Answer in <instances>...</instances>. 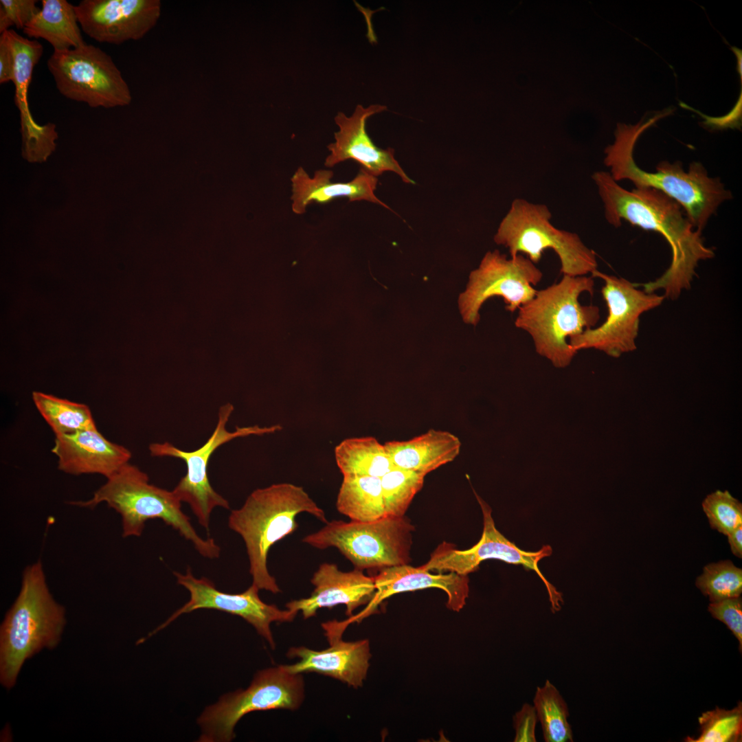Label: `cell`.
Wrapping results in <instances>:
<instances>
[{"mask_svg":"<svg viewBox=\"0 0 742 742\" xmlns=\"http://www.w3.org/2000/svg\"><path fill=\"white\" fill-rule=\"evenodd\" d=\"M592 179L610 225L618 227L625 220L645 230L660 233L671 246L669 267L655 280L643 284L644 291L653 293L662 289L664 297L675 299L683 289H689L698 262L712 258L714 252L704 244L701 232L684 216L679 204L651 188H636L629 191L619 186L607 172H596Z\"/></svg>","mask_w":742,"mask_h":742,"instance_id":"obj_1","label":"cell"},{"mask_svg":"<svg viewBox=\"0 0 742 742\" xmlns=\"http://www.w3.org/2000/svg\"><path fill=\"white\" fill-rule=\"evenodd\" d=\"M668 115L664 111L636 125L618 124L615 141L605 150L604 162L617 182L631 181L636 188H651L668 196L685 210L693 227L701 232L721 203L732 198L719 179L710 177L699 162L690 164L684 171L680 162L662 161L655 172L638 167L633 159L635 144L640 135L658 120Z\"/></svg>","mask_w":742,"mask_h":742,"instance_id":"obj_2","label":"cell"},{"mask_svg":"<svg viewBox=\"0 0 742 742\" xmlns=\"http://www.w3.org/2000/svg\"><path fill=\"white\" fill-rule=\"evenodd\" d=\"M307 513L327 523L325 512L304 489L291 483L254 490L238 509L231 511L228 526L243 538L252 584L273 594L281 592L267 567L270 548L297 528V515Z\"/></svg>","mask_w":742,"mask_h":742,"instance_id":"obj_3","label":"cell"},{"mask_svg":"<svg viewBox=\"0 0 742 742\" xmlns=\"http://www.w3.org/2000/svg\"><path fill=\"white\" fill-rule=\"evenodd\" d=\"M66 624L64 607L53 598L42 563L27 566L19 594L0 629V681L12 688L25 660L59 643Z\"/></svg>","mask_w":742,"mask_h":742,"instance_id":"obj_4","label":"cell"},{"mask_svg":"<svg viewBox=\"0 0 742 742\" xmlns=\"http://www.w3.org/2000/svg\"><path fill=\"white\" fill-rule=\"evenodd\" d=\"M594 286L591 277L563 275L559 282L537 291L518 309L515 326L530 335L536 352L555 368L568 366L577 353L568 338L592 328L599 320L598 306L579 302L582 293L593 295Z\"/></svg>","mask_w":742,"mask_h":742,"instance_id":"obj_5","label":"cell"},{"mask_svg":"<svg viewBox=\"0 0 742 742\" xmlns=\"http://www.w3.org/2000/svg\"><path fill=\"white\" fill-rule=\"evenodd\" d=\"M100 503L106 504L120 515L123 537L141 536L146 521L159 519L191 541L201 556L216 559L220 555V547L213 539H205L196 532L173 491L150 484L148 475L130 462L106 478L90 499L69 502L89 508Z\"/></svg>","mask_w":742,"mask_h":742,"instance_id":"obj_6","label":"cell"},{"mask_svg":"<svg viewBox=\"0 0 742 742\" xmlns=\"http://www.w3.org/2000/svg\"><path fill=\"white\" fill-rule=\"evenodd\" d=\"M552 214L543 204L516 199L500 223L494 241L508 249L510 258L524 254L534 264L539 262L545 249L558 256L561 272L570 276H583L597 269L594 251L578 234L555 227Z\"/></svg>","mask_w":742,"mask_h":742,"instance_id":"obj_7","label":"cell"},{"mask_svg":"<svg viewBox=\"0 0 742 742\" xmlns=\"http://www.w3.org/2000/svg\"><path fill=\"white\" fill-rule=\"evenodd\" d=\"M414 527L403 517L376 521H328L302 542L318 548H336L356 569H383L408 564Z\"/></svg>","mask_w":742,"mask_h":742,"instance_id":"obj_8","label":"cell"},{"mask_svg":"<svg viewBox=\"0 0 742 742\" xmlns=\"http://www.w3.org/2000/svg\"><path fill=\"white\" fill-rule=\"evenodd\" d=\"M302 674L290 673L282 665L258 671L249 686L223 695L205 708L197 719L201 728V742H229L235 738L234 728L245 715L273 709L296 710L304 699Z\"/></svg>","mask_w":742,"mask_h":742,"instance_id":"obj_9","label":"cell"},{"mask_svg":"<svg viewBox=\"0 0 742 742\" xmlns=\"http://www.w3.org/2000/svg\"><path fill=\"white\" fill-rule=\"evenodd\" d=\"M234 409L230 403L220 407L213 432L202 446L194 451L182 450L168 442L149 445L150 453L153 457H172L184 461L186 473L172 491L181 502H186L190 506L199 524L208 532L212 510L216 507L229 509V502L213 488L209 480L208 464L214 452L236 438L273 434L282 429L278 424L265 427L255 425L236 427L234 431H228L226 425Z\"/></svg>","mask_w":742,"mask_h":742,"instance_id":"obj_10","label":"cell"},{"mask_svg":"<svg viewBox=\"0 0 742 742\" xmlns=\"http://www.w3.org/2000/svg\"><path fill=\"white\" fill-rule=\"evenodd\" d=\"M58 91L92 108L131 104L130 88L111 57L93 45L54 50L47 62Z\"/></svg>","mask_w":742,"mask_h":742,"instance_id":"obj_11","label":"cell"},{"mask_svg":"<svg viewBox=\"0 0 742 742\" xmlns=\"http://www.w3.org/2000/svg\"><path fill=\"white\" fill-rule=\"evenodd\" d=\"M592 276L604 282L601 293L607 306L608 315L598 327L570 337L569 344L576 352L594 348L612 357H619L623 353L633 351L636 349V339L640 315L659 306L664 297L640 291L627 280L602 273L598 269L593 271Z\"/></svg>","mask_w":742,"mask_h":742,"instance_id":"obj_12","label":"cell"},{"mask_svg":"<svg viewBox=\"0 0 742 742\" xmlns=\"http://www.w3.org/2000/svg\"><path fill=\"white\" fill-rule=\"evenodd\" d=\"M542 277L541 271L522 254L507 258L498 250L488 251L471 272L466 288L459 296L463 321L476 326L482 304L493 297H502L506 309L514 313L535 296L537 290L534 286Z\"/></svg>","mask_w":742,"mask_h":742,"instance_id":"obj_13","label":"cell"},{"mask_svg":"<svg viewBox=\"0 0 742 742\" xmlns=\"http://www.w3.org/2000/svg\"><path fill=\"white\" fill-rule=\"evenodd\" d=\"M474 493L483 514V532L480 541L468 550H460L449 543L443 542L431 553L430 559L420 566L422 569L438 573L451 572L467 575L478 569L484 560L494 559L506 563L521 565L535 571L545 585L553 612L561 608L562 594L547 581L538 566L543 558L552 554L551 546H543L536 552L519 548L506 538L495 527L491 507L475 491Z\"/></svg>","mask_w":742,"mask_h":742,"instance_id":"obj_14","label":"cell"},{"mask_svg":"<svg viewBox=\"0 0 742 742\" xmlns=\"http://www.w3.org/2000/svg\"><path fill=\"white\" fill-rule=\"evenodd\" d=\"M174 574L178 584L190 592V600L147 638L164 629L183 614L200 609H215L241 617L256 629L272 649H275L271 624L273 622H291L297 614L288 609H280L275 605L263 602L258 595L260 589L254 584L242 593L229 594L216 589L214 583L207 578L194 577L190 568L184 574L176 572Z\"/></svg>","mask_w":742,"mask_h":742,"instance_id":"obj_15","label":"cell"},{"mask_svg":"<svg viewBox=\"0 0 742 742\" xmlns=\"http://www.w3.org/2000/svg\"><path fill=\"white\" fill-rule=\"evenodd\" d=\"M159 0H82L75 5L81 30L100 43L143 38L157 23Z\"/></svg>","mask_w":742,"mask_h":742,"instance_id":"obj_16","label":"cell"},{"mask_svg":"<svg viewBox=\"0 0 742 742\" xmlns=\"http://www.w3.org/2000/svg\"><path fill=\"white\" fill-rule=\"evenodd\" d=\"M349 624L348 620L322 623L330 646L322 651L305 647L290 648L287 656L300 660L282 665L284 669L293 674L316 673L329 676L355 688L362 686L370 666V642L368 640L344 641L342 634Z\"/></svg>","mask_w":742,"mask_h":742,"instance_id":"obj_17","label":"cell"},{"mask_svg":"<svg viewBox=\"0 0 742 742\" xmlns=\"http://www.w3.org/2000/svg\"><path fill=\"white\" fill-rule=\"evenodd\" d=\"M14 56V103L20 115L22 155L29 162H44L55 150L58 133L52 123L39 124L34 119L27 100L32 73L43 52V45L13 30L6 32Z\"/></svg>","mask_w":742,"mask_h":742,"instance_id":"obj_18","label":"cell"},{"mask_svg":"<svg viewBox=\"0 0 742 742\" xmlns=\"http://www.w3.org/2000/svg\"><path fill=\"white\" fill-rule=\"evenodd\" d=\"M385 110L387 107L381 104H372L368 107L358 104L351 116L339 112L335 117L339 131L334 134L335 142L328 146L330 153L326 158L324 166L332 168L339 163L352 159L359 163L361 168L376 177L384 172L392 171L405 183H414L394 158V150L378 147L366 132L367 120Z\"/></svg>","mask_w":742,"mask_h":742,"instance_id":"obj_19","label":"cell"},{"mask_svg":"<svg viewBox=\"0 0 742 742\" xmlns=\"http://www.w3.org/2000/svg\"><path fill=\"white\" fill-rule=\"evenodd\" d=\"M311 583L315 589L310 596L286 604L288 609L301 611L304 619L314 616L319 609L338 605H344L346 615L352 616L356 608L370 603L376 593L373 577L356 568L350 572L341 571L334 563L321 564Z\"/></svg>","mask_w":742,"mask_h":742,"instance_id":"obj_20","label":"cell"},{"mask_svg":"<svg viewBox=\"0 0 742 742\" xmlns=\"http://www.w3.org/2000/svg\"><path fill=\"white\" fill-rule=\"evenodd\" d=\"M52 452L58 469L67 474H100L108 478L129 462L131 451L107 440L97 427L56 436Z\"/></svg>","mask_w":742,"mask_h":742,"instance_id":"obj_21","label":"cell"},{"mask_svg":"<svg viewBox=\"0 0 742 742\" xmlns=\"http://www.w3.org/2000/svg\"><path fill=\"white\" fill-rule=\"evenodd\" d=\"M376 593L368 606L358 615L348 618L350 622H361L376 611L378 606L386 598L405 592L436 587L445 591L448 600L447 607L460 611L469 596L467 575L450 572L449 574H431L429 571L408 564L385 567L373 577Z\"/></svg>","mask_w":742,"mask_h":742,"instance_id":"obj_22","label":"cell"},{"mask_svg":"<svg viewBox=\"0 0 742 742\" xmlns=\"http://www.w3.org/2000/svg\"><path fill=\"white\" fill-rule=\"evenodd\" d=\"M333 177L332 170H318L311 178L302 167L298 168L291 179L293 212L302 214L312 203H326L339 197H346L350 201L364 200L391 210L374 194L377 177L363 168L347 183H333Z\"/></svg>","mask_w":742,"mask_h":742,"instance_id":"obj_23","label":"cell"},{"mask_svg":"<svg viewBox=\"0 0 742 742\" xmlns=\"http://www.w3.org/2000/svg\"><path fill=\"white\" fill-rule=\"evenodd\" d=\"M461 445L456 435L435 429L407 440H390L384 444L394 467L425 475L453 461Z\"/></svg>","mask_w":742,"mask_h":742,"instance_id":"obj_24","label":"cell"},{"mask_svg":"<svg viewBox=\"0 0 742 742\" xmlns=\"http://www.w3.org/2000/svg\"><path fill=\"white\" fill-rule=\"evenodd\" d=\"M42 7L23 29L28 37L43 38L54 50L76 48L86 44L75 5L66 0H42Z\"/></svg>","mask_w":742,"mask_h":742,"instance_id":"obj_25","label":"cell"},{"mask_svg":"<svg viewBox=\"0 0 742 742\" xmlns=\"http://www.w3.org/2000/svg\"><path fill=\"white\" fill-rule=\"evenodd\" d=\"M335 458L343 476L381 477L394 467L384 445L372 436L344 439L335 447Z\"/></svg>","mask_w":742,"mask_h":742,"instance_id":"obj_26","label":"cell"},{"mask_svg":"<svg viewBox=\"0 0 742 742\" xmlns=\"http://www.w3.org/2000/svg\"><path fill=\"white\" fill-rule=\"evenodd\" d=\"M336 507L354 521L370 522L385 517L381 477L344 476Z\"/></svg>","mask_w":742,"mask_h":742,"instance_id":"obj_27","label":"cell"},{"mask_svg":"<svg viewBox=\"0 0 742 742\" xmlns=\"http://www.w3.org/2000/svg\"><path fill=\"white\" fill-rule=\"evenodd\" d=\"M33 402L55 436L96 427L89 407L41 392L32 393Z\"/></svg>","mask_w":742,"mask_h":742,"instance_id":"obj_28","label":"cell"},{"mask_svg":"<svg viewBox=\"0 0 742 742\" xmlns=\"http://www.w3.org/2000/svg\"><path fill=\"white\" fill-rule=\"evenodd\" d=\"M534 707L546 742H572L573 733L568 722V707L557 688L547 679L537 687Z\"/></svg>","mask_w":742,"mask_h":742,"instance_id":"obj_29","label":"cell"},{"mask_svg":"<svg viewBox=\"0 0 742 742\" xmlns=\"http://www.w3.org/2000/svg\"><path fill=\"white\" fill-rule=\"evenodd\" d=\"M425 475L394 467L381 477L385 516L403 517L423 486Z\"/></svg>","mask_w":742,"mask_h":742,"instance_id":"obj_30","label":"cell"},{"mask_svg":"<svg viewBox=\"0 0 742 742\" xmlns=\"http://www.w3.org/2000/svg\"><path fill=\"white\" fill-rule=\"evenodd\" d=\"M700 734L688 737V742H741L742 741V702L731 710L717 706L704 712L698 719Z\"/></svg>","mask_w":742,"mask_h":742,"instance_id":"obj_31","label":"cell"},{"mask_svg":"<svg viewBox=\"0 0 742 742\" xmlns=\"http://www.w3.org/2000/svg\"><path fill=\"white\" fill-rule=\"evenodd\" d=\"M695 585L704 596L709 597L710 603L740 596L742 570L730 560L711 563L704 567Z\"/></svg>","mask_w":742,"mask_h":742,"instance_id":"obj_32","label":"cell"},{"mask_svg":"<svg viewBox=\"0 0 742 742\" xmlns=\"http://www.w3.org/2000/svg\"><path fill=\"white\" fill-rule=\"evenodd\" d=\"M702 508L710 527L724 535L742 526V504L728 491L717 490L707 495Z\"/></svg>","mask_w":742,"mask_h":742,"instance_id":"obj_33","label":"cell"},{"mask_svg":"<svg viewBox=\"0 0 742 742\" xmlns=\"http://www.w3.org/2000/svg\"><path fill=\"white\" fill-rule=\"evenodd\" d=\"M35 0H1L0 33L9 30L12 26L23 29L38 13L40 8Z\"/></svg>","mask_w":742,"mask_h":742,"instance_id":"obj_34","label":"cell"},{"mask_svg":"<svg viewBox=\"0 0 742 742\" xmlns=\"http://www.w3.org/2000/svg\"><path fill=\"white\" fill-rule=\"evenodd\" d=\"M712 616L724 623L739 641V649L742 651V598H729L710 603L708 607Z\"/></svg>","mask_w":742,"mask_h":742,"instance_id":"obj_35","label":"cell"},{"mask_svg":"<svg viewBox=\"0 0 742 742\" xmlns=\"http://www.w3.org/2000/svg\"><path fill=\"white\" fill-rule=\"evenodd\" d=\"M515 730L514 742H536L535 727L538 721L534 706L524 704L513 716Z\"/></svg>","mask_w":742,"mask_h":742,"instance_id":"obj_36","label":"cell"},{"mask_svg":"<svg viewBox=\"0 0 742 742\" xmlns=\"http://www.w3.org/2000/svg\"><path fill=\"white\" fill-rule=\"evenodd\" d=\"M741 96H742V94H741V91L740 97L739 98L738 101L737 102L734 107L732 109V111L729 113H728L727 115H726L724 116H722V117H710V116L704 115L703 113H701V112H699V111H698L697 110L693 109L690 106H688V107L690 109H693L694 111L697 112L698 114H699L700 115H701L702 117H704L705 118V122H704L703 124H705L707 126H710V127H711L712 128H727V127H732V128L737 127V128H739V124H741V109H742V100H741L742 97Z\"/></svg>","mask_w":742,"mask_h":742,"instance_id":"obj_37","label":"cell"},{"mask_svg":"<svg viewBox=\"0 0 742 742\" xmlns=\"http://www.w3.org/2000/svg\"><path fill=\"white\" fill-rule=\"evenodd\" d=\"M14 56L5 32L0 36V83L12 81Z\"/></svg>","mask_w":742,"mask_h":742,"instance_id":"obj_38","label":"cell"},{"mask_svg":"<svg viewBox=\"0 0 742 742\" xmlns=\"http://www.w3.org/2000/svg\"><path fill=\"white\" fill-rule=\"evenodd\" d=\"M728 541L731 551L737 557L742 558V526H739L728 535Z\"/></svg>","mask_w":742,"mask_h":742,"instance_id":"obj_39","label":"cell"},{"mask_svg":"<svg viewBox=\"0 0 742 742\" xmlns=\"http://www.w3.org/2000/svg\"><path fill=\"white\" fill-rule=\"evenodd\" d=\"M732 49L733 50V52H734V54H735V55L737 56V69H738L739 74H740L741 81V79H742V71H741V69H742V67H741L742 54H741V50L737 48V47H732Z\"/></svg>","mask_w":742,"mask_h":742,"instance_id":"obj_40","label":"cell"}]
</instances>
